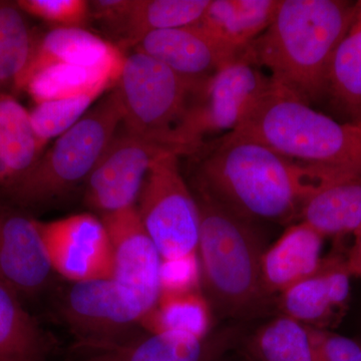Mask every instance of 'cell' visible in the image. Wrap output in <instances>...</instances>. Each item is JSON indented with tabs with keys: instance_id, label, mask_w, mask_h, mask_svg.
<instances>
[{
	"instance_id": "obj_20",
	"label": "cell",
	"mask_w": 361,
	"mask_h": 361,
	"mask_svg": "<svg viewBox=\"0 0 361 361\" xmlns=\"http://www.w3.org/2000/svg\"><path fill=\"white\" fill-rule=\"evenodd\" d=\"M203 339L184 332L135 334L104 348L75 350L65 361H201Z\"/></svg>"
},
{
	"instance_id": "obj_15",
	"label": "cell",
	"mask_w": 361,
	"mask_h": 361,
	"mask_svg": "<svg viewBox=\"0 0 361 361\" xmlns=\"http://www.w3.org/2000/svg\"><path fill=\"white\" fill-rule=\"evenodd\" d=\"M134 49L197 85L205 84L223 66L239 59L197 23L149 33Z\"/></svg>"
},
{
	"instance_id": "obj_4",
	"label": "cell",
	"mask_w": 361,
	"mask_h": 361,
	"mask_svg": "<svg viewBox=\"0 0 361 361\" xmlns=\"http://www.w3.org/2000/svg\"><path fill=\"white\" fill-rule=\"evenodd\" d=\"M122 103L114 87L71 129L59 135L30 170L6 184L7 194L21 206H42L63 198L82 183L120 129Z\"/></svg>"
},
{
	"instance_id": "obj_22",
	"label": "cell",
	"mask_w": 361,
	"mask_h": 361,
	"mask_svg": "<svg viewBox=\"0 0 361 361\" xmlns=\"http://www.w3.org/2000/svg\"><path fill=\"white\" fill-rule=\"evenodd\" d=\"M44 148L30 111L11 94L0 92V183L6 185L25 175Z\"/></svg>"
},
{
	"instance_id": "obj_11",
	"label": "cell",
	"mask_w": 361,
	"mask_h": 361,
	"mask_svg": "<svg viewBox=\"0 0 361 361\" xmlns=\"http://www.w3.org/2000/svg\"><path fill=\"white\" fill-rule=\"evenodd\" d=\"M52 270L75 282L110 279L114 255L103 221L90 213L39 222Z\"/></svg>"
},
{
	"instance_id": "obj_34",
	"label": "cell",
	"mask_w": 361,
	"mask_h": 361,
	"mask_svg": "<svg viewBox=\"0 0 361 361\" xmlns=\"http://www.w3.org/2000/svg\"><path fill=\"white\" fill-rule=\"evenodd\" d=\"M350 361H361V350L360 353H358V355H356L355 357L353 358V360H351Z\"/></svg>"
},
{
	"instance_id": "obj_32",
	"label": "cell",
	"mask_w": 361,
	"mask_h": 361,
	"mask_svg": "<svg viewBox=\"0 0 361 361\" xmlns=\"http://www.w3.org/2000/svg\"><path fill=\"white\" fill-rule=\"evenodd\" d=\"M315 361H350L361 350V344L348 337L308 326Z\"/></svg>"
},
{
	"instance_id": "obj_14",
	"label": "cell",
	"mask_w": 361,
	"mask_h": 361,
	"mask_svg": "<svg viewBox=\"0 0 361 361\" xmlns=\"http://www.w3.org/2000/svg\"><path fill=\"white\" fill-rule=\"evenodd\" d=\"M39 221L0 207V282L16 294L39 293L52 273Z\"/></svg>"
},
{
	"instance_id": "obj_9",
	"label": "cell",
	"mask_w": 361,
	"mask_h": 361,
	"mask_svg": "<svg viewBox=\"0 0 361 361\" xmlns=\"http://www.w3.org/2000/svg\"><path fill=\"white\" fill-rule=\"evenodd\" d=\"M61 312L77 337L75 350L127 341L137 334L133 326L148 314L137 294L113 278L73 283Z\"/></svg>"
},
{
	"instance_id": "obj_19",
	"label": "cell",
	"mask_w": 361,
	"mask_h": 361,
	"mask_svg": "<svg viewBox=\"0 0 361 361\" xmlns=\"http://www.w3.org/2000/svg\"><path fill=\"white\" fill-rule=\"evenodd\" d=\"M299 217L324 238L355 234L361 226V173L327 180L305 202Z\"/></svg>"
},
{
	"instance_id": "obj_16",
	"label": "cell",
	"mask_w": 361,
	"mask_h": 361,
	"mask_svg": "<svg viewBox=\"0 0 361 361\" xmlns=\"http://www.w3.org/2000/svg\"><path fill=\"white\" fill-rule=\"evenodd\" d=\"M324 237L305 222L290 226L261 259L262 290L275 293L314 274Z\"/></svg>"
},
{
	"instance_id": "obj_25",
	"label": "cell",
	"mask_w": 361,
	"mask_h": 361,
	"mask_svg": "<svg viewBox=\"0 0 361 361\" xmlns=\"http://www.w3.org/2000/svg\"><path fill=\"white\" fill-rule=\"evenodd\" d=\"M141 325L149 334L184 332L203 339L210 326V310L199 290L164 292Z\"/></svg>"
},
{
	"instance_id": "obj_30",
	"label": "cell",
	"mask_w": 361,
	"mask_h": 361,
	"mask_svg": "<svg viewBox=\"0 0 361 361\" xmlns=\"http://www.w3.org/2000/svg\"><path fill=\"white\" fill-rule=\"evenodd\" d=\"M25 13L63 27H82L90 20V4L85 0H20Z\"/></svg>"
},
{
	"instance_id": "obj_28",
	"label": "cell",
	"mask_w": 361,
	"mask_h": 361,
	"mask_svg": "<svg viewBox=\"0 0 361 361\" xmlns=\"http://www.w3.org/2000/svg\"><path fill=\"white\" fill-rule=\"evenodd\" d=\"M281 294L285 315L301 323L320 322L334 310L322 265L314 274L292 285Z\"/></svg>"
},
{
	"instance_id": "obj_3",
	"label": "cell",
	"mask_w": 361,
	"mask_h": 361,
	"mask_svg": "<svg viewBox=\"0 0 361 361\" xmlns=\"http://www.w3.org/2000/svg\"><path fill=\"white\" fill-rule=\"evenodd\" d=\"M291 160L341 174L361 173V127L336 122L273 84L234 130Z\"/></svg>"
},
{
	"instance_id": "obj_33",
	"label": "cell",
	"mask_w": 361,
	"mask_h": 361,
	"mask_svg": "<svg viewBox=\"0 0 361 361\" xmlns=\"http://www.w3.org/2000/svg\"><path fill=\"white\" fill-rule=\"evenodd\" d=\"M355 241L345 259L346 269L350 276L361 278V226L355 233Z\"/></svg>"
},
{
	"instance_id": "obj_23",
	"label": "cell",
	"mask_w": 361,
	"mask_h": 361,
	"mask_svg": "<svg viewBox=\"0 0 361 361\" xmlns=\"http://www.w3.org/2000/svg\"><path fill=\"white\" fill-rule=\"evenodd\" d=\"M54 342L0 282V361H45Z\"/></svg>"
},
{
	"instance_id": "obj_10",
	"label": "cell",
	"mask_w": 361,
	"mask_h": 361,
	"mask_svg": "<svg viewBox=\"0 0 361 361\" xmlns=\"http://www.w3.org/2000/svg\"><path fill=\"white\" fill-rule=\"evenodd\" d=\"M184 152L127 132L122 125L85 182V201L106 214L137 205L149 169L161 157Z\"/></svg>"
},
{
	"instance_id": "obj_27",
	"label": "cell",
	"mask_w": 361,
	"mask_h": 361,
	"mask_svg": "<svg viewBox=\"0 0 361 361\" xmlns=\"http://www.w3.org/2000/svg\"><path fill=\"white\" fill-rule=\"evenodd\" d=\"M255 348L261 361H315L308 326L286 315L260 330Z\"/></svg>"
},
{
	"instance_id": "obj_21",
	"label": "cell",
	"mask_w": 361,
	"mask_h": 361,
	"mask_svg": "<svg viewBox=\"0 0 361 361\" xmlns=\"http://www.w3.org/2000/svg\"><path fill=\"white\" fill-rule=\"evenodd\" d=\"M126 54L97 66L56 65L35 75L25 89L37 104L114 89Z\"/></svg>"
},
{
	"instance_id": "obj_17",
	"label": "cell",
	"mask_w": 361,
	"mask_h": 361,
	"mask_svg": "<svg viewBox=\"0 0 361 361\" xmlns=\"http://www.w3.org/2000/svg\"><path fill=\"white\" fill-rule=\"evenodd\" d=\"M280 0H211L197 25L240 59L267 30Z\"/></svg>"
},
{
	"instance_id": "obj_18",
	"label": "cell",
	"mask_w": 361,
	"mask_h": 361,
	"mask_svg": "<svg viewBox=\"0 0 361 361\" xmlns=\"http://www.w3.org/2000/svg\"><path fill=\"white\" fill-rule=\"evenodd\" d=\"M122 49L82 27H59L39 39L30 65L14 87L25 90L39 71L56 65L97 66L123 54Z\"/></svg>"
},
{
	"instance_id": "obj_29",
	"label": "cell",
	"mask_w": 361,
	"mask_h": 361,
	"mask_svg": "<svg viewBox=\"0 0 361 361\" xmlns=\"http://www.w3.org/2000/svg\"><path fill=\"white\" fill-rule=\"evenodd\" d=\"M102 94L101 92H90L37 104L35 110L30 111V120L39 141L47 146L49 140L59 137L71 129Z\"/></svg>"
},
{
	"instance_id": "obj_13",
	"label": "cell",
	"mask_w": 361,
	"mask_h": 361,
	"mask_svg": "<svg viewBox=\"0 0 361 361\" xmlns=\"http://www.w3.org/2000/svg\"><path fill=\"white\" fill-rule=\"evenodd\" d=\"M101 219L113 248V279L137 294L149 313L161 295V257L158 249L135 207L106 214Z\"/></svg>"
},
{
	"instance_id": "obj_12",
	"label": "cell",
	"mask_w": 361,
	"mask_h": 361,
	"mask_svg": "<svg viewBox=\"0 0 361 361\" xmlns=\"http://www.w3.org/2000/svg\"><path fill=\"white\" fill-rule=\"evenodd\" d=\"M211 0H96L89 1L90 20H96L114 45L135 49L149 33L193 25Z\"/></svg>"
},
{
	"instance_id": "obj_1",
	"label": "cell",
	"mask_w": 361,
	"mask_h": 361,
	"mask_svg": "<svg viewBox=\"0 0 361 361\" xmlns=\"http://www.w3.org/2000/svg\"><path fill=\"white\" fill-rule=\"evenodd\" d=\"M197 185L221 205L249 220H287L300 214L311 195L341 176L291 160L262 142L231 132L194 154Z\"/></svg>"
},
{
	"instance_id": "obj_26",
	"label": "cell",
	"mask_w": 361,
	"mask_h": 361,
	"mask_svg": "<svg viewBox=\"0 0 361 361\" xmlns=\"http://www.w3.org/2000/svg\"><path fill=\"white\" fill-rule=\"evenodd\" d=\"M23 13L16 2L0 0V85L16 84L39 44Z\"/></svg>"
},
{
	"instance_id": "obj_7",
	"label": "cell",
	"mask_w": 361,
	"mask_h": 361,
	"mask_svg": "<svg viewBox=\"0 0 361 361\" xmlns=\"http://www.w3.org/2000/svg\"><path fill=\"white\" fill-rule=\"evenodd\" d=\"M272 87L269 75L244 56L223 66L192 96L179 133L180 144L193 156L207 135L234 132Z\"/></svg>"
},
{
	"instance_id": "obj_24",
	"label": "cell",
	"mask_w": 361,
	"mask_h": 361,
	"mask_svg": "<svg viewBox=\"0 0 361 361\" xmlns=\"http://www.w3.org/2000/svg\"><path fill=\"white\" fill-rule=\"evenodd\" d=\"M327 96L355 125L361 123V0L355 18L337 47L327 80Z\"/></svg>"
},
{
	"instance_id": "obj_31",
	"label": "cell",
	"mask_w": 361,
	"mask_h": 361,
	"mask_svg": "<svg viewBox=\"0 0 361 361\" xmlns=\"http://www.w3.org/2000/svg\"><path fill=\"white\" fill-rule=\"evenodd\" d=\"M200 278V261L197 254L187 257L161 260V293L198 290Z\"/></svg>"
},
{
	"instance_id": "obj_2",
	"label": "cell",
	"mask_w": 361,
	"mask_h": 361,
	"mask_svg": "<svg viewBox=\"0 0 361 361\" xmlns=\"http://www.w3.org/2000/svg\"><path fill=\"white\" fill-rule=\"evenodd\" d=\"M356 11L348 0H280L244 56L269 71L273 84L312 104L326 96L330 63Z\"/></svg>"
},
{
	"instance_id": "obj_6",
	"label": "cell",
	"mask_w": 361,
	"mask_h": 361,
	"mask_svg": "<svg viewBox=\"0 0 361 361\" xmlns=\"http://www.w3.org/2000/svg\"><path fill=\"white\" fill-rule=\"evenodd\" d=\"M192 84L161 61L134 49L126 54L115 89L122 103V128L191 156L179 133L194 92Z\"/></svg>"
},
{
	"instance_id": "obj_5",
	"label": "cell",
	"mask_w": 361,
	"mask_h": 361,
	"mask_svg": "<svg viewBox=\"0 0 361 361\" xmlns=\"http://www.w3.org/2000/svg\"><path fill=\"white\" fill-rule=\"evenodd\" d=\"M201 274L211 295L229 310L246 307L261 290L260 243L248 220L199 193Z\"/></svg>"
},
{
	"instance_id": "obj_8",
	"label": "cell",
	"mask_w": 361,
	"mask_h": 361,
	"mask_svg": "<svg viewBox=\"0 0 361 361\" xmlns=\"http://www.w3.org/2000/svg\"><path fill=\"white\" fill-rule=\"evenodd\" d=\"M179 158L170 154L154 163L135 205L161 260L198 254L200 211L180 173Z\"/></svg>"
},
{
	"instance_id": "obj_35",
	"label": "cell",
	"mask_w": 361,
	"mask_h": 361,
	"mask_svg": "<svg viewBox=\"0 0 361 361\" xmlns=\"http://www.w3.org/2000/svg\"><path fill=\"white\" fill-rule=\"evenodd\" d=\"M358 126H360V127H361V123H360V125H358Z\"/></svg>"
}]
</instances>
